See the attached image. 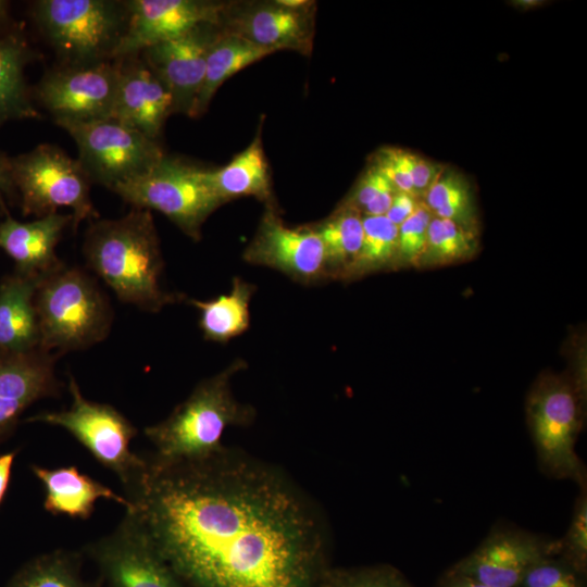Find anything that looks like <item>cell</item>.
Here are the masks:
<instances>
[{
  "label": "cell",
  "mask_w": 587,
  "mask_h": 587,
  "mask_svg": "<svg viewBox=\"0 0 587 587\" xmlns=\"http://www.w3.org/2000/svg\"><path fill=\"white\" fill-rule=\"evenodd\" d=\"M317 587H414L389 564L353 567L328 566Z\"/></svg>",
  "instance_id": "obj_32"
},
{
  "label": "cell",
  "mask_w": 587,
  "mask_h": 587,
  "mask_svg": "<svg viewBox=\"0 0 587 587\" xmlns=\"http://www.w3.org/2000/svg\"><path fill=\"white\" fill-rule=\"evenodd\" d=\"M12 179L20 193L24 215L38 217L72 211L73 227L98 218L90 198V179L78 160L61 148L42 143L11 159Z\"/></svg>",
  "instance_id": "obj_9"
},
{
  "label": "cell",
  "mask_w": 587,
  "mask_h": 587,
  "mask_svg": "<svg viewBox=\"0 0 587 587\" xmlns=\"http://www.w3.org/2000/svg\"><path fill=\"white\" fill-rule=\"evenodd\" d=\"M68 391L72 401L67 409L41 412L25 422L65 429L95 460L117 476L128 498L138 487L148 464L146 458L134 453L129 447L137 436V428L111 404L85 398L72 375Z\"/></svg>",
  "instance_id": "obj_6"
},
{
  "label": "cell",
  "mask_w": 587,
  "mask_h": 587,
  "mask_svg": "<svg viewBox=\"0 0 587 587\" xmlns=\"http://www.w3.org/2000/svg\"><path fill=\"white\" fill-rule=\"evenodd\" d=\"M273 52L275 51L257 46L234 33L222 30L210 49L204 80L192 117L204 112L220 86L229 77Z\"/></svg>",
  "instance_id": "obj_25"
},
{
  "label": "cell",
  "mask_w": 587,
  "mask_h": 587,
  "mask_svg": "<svg viewBox=\"0 0 587 587\" xmlns=\"http://www.w3.org/2000/svg\"><path fill=\"white\" fill-rule=\"evenodd\" d=\"M30 469L42 484L43 508L52 515L88 520L99 499L112 500L126 511L133 510L132 502L125 496L79 472L75 465L50 469L33 464Z\"/></svg>",
  "instance_id": "obj_20"
},
{
  "label": "cell",
  "mask_w": 587,
  "mask_h": 587,
  "mask_svg": "<svg viewBox=\"0 0 587 587\" xmlns=\"http://www.w3.org/2000/svg\"><path fill=\"white\" fill-rule=\"evenodd\" d=\"M117 61L120 74L111 118L155 140L173 112L172 95L139 54Z\"/></svg>",
  "instance_id": "obj_18"
},
{
  "label": "cell",
  "mask_w": 587,
  "mask_h": 587,
  "mask_svg": "<svg viewBox=\"0 0 587 587\" xmlns=\"http://www.w3.org/2000/svg\"><path fill=\"white\" fill-rule=\"evenodd\" d=\"M362 246L349 274L357 275L379 270L397 259L398 226L396 224L385 215H362Z\"/></svg>",
  "instance_id": "obj_31"
},
{
  "label": "cell",
  "mask_w": 587,
  "mask_h": 587,
  "mask_svg": "<svg viewBox=\"0 0 587 587\" xmlns=\"http://www.w3.org/2000/svg\"><path fill=\"white\" fill-rule=\"evenodd\" d=\"M79 554L64 549L25 563L5 587H91L80 575Z\"/></svg>",
  "instance_id": "obj_28"
},
{
  "label": "cell",
  "mask_w": 587,
  "mask_h": 587,
  "mask_svg": "<svg viewBox=\"0 0 587 587\" xmlns=\"http://www.w3.org/2000/svg\"><path fill=\"white\" fill-rule=\"evenodd\" d=\"M147 460L129 512L185 587H317L326 525L283 471L225 446L199 460Z\"/></svg>",
  "instance_id": "obj_1"
},
{
  "label": "cell",
  "mask_w": 587,
  "mask_h": 587,
  "mask_svg": "<svg viewBox=\"0 0 587 587\" xmlns=\"http://www.w3.org/2000/svg\"><path fill=\"white\" fill-rule=\"evenodd\" d=\"M118 74L117 60L60 65L41 77L35 93L55 122L111 118Z\"/></svg>",
  "instance_id": "obj_12"
},
{
  "label": "cell",
  "mask_w": 587,
  "mask_h": 587,
  "mask_svg": "<svg viewBox=\"0 0 587 587\" xmlns=\"http://www.w3.org/2000/svg\"><path fill=\"white\" fill-rule=\"evenodd\" d=\"M83 253L120 301L157 312L174 300L161 288L163 261L149 210L133 208L118 218L91 221Z\"/></svg>",
  "instance_id": "obj_2"
},
{
  "label": "cell",
  "mask_w": 587,
  "mask_h": 587,
  "mask_svg": "<svg viewBox=\"0 0 587 587\" xmlns=\"http://www.w3.org/2000/svg\"><path fill=\"white\" fill-rule=\"evenodd\" d=\"M243 259L303 283L326 275L324 247L316 230L287 227L272 211L263 215Z\"/></svg>",
  "instance_id": "obj_16"
},
{
  "label": "cell",
  "mask_w": 587,
  "mask_h": 587,
  "mask_svg": "<svg viewBox=\"0 0 587 587\" xmlns=\"http://www.w3.org/2000/svg\"><path fill=\"white\" fill-rule=\"evenodd\" d=\"M42 278L14 272L0 282L1 351L23 353L39 349L35 294Z\"/></svg>",
  "instance_id": "obj_22"
},
{
  "label": "cell",
  "mask_w": 587,
  "mask_h": 587,
  "mask_svg": "<svg viewBox=\"0 0 587 587\" xmlns=\"http://www.w3.org/2000/svg\"><path fill=\"white\" fill-rule=\"evenodd\" d=\"M112 191L133 208L161 212L195 240L208 216L224 203L208 170L165 154L148 173Z\"/></svg>",
  "instance_id": "obj_8"
},
{
  "label": "cell",
  "mask_w": 587,
  "mask_h": 587,
  "mask_svg": "<svg viewBox=\"0 0 587 587\" xmlns=\"http://www.w3.org/2000/svg\"><path fill=\"white\" fill-rule=\"evenodd\" d=\"M128 23L114 59L139 54L205 23L220 24L224 5L201 0H127Z\"/></svg>",
  "instance_id": "obj_15"
},
{
  "label": "cell",
  "mask_w": 587,
  "mask_h": 587,
  "mask_svg": "<svg viewBox=\"0 0 587 587\" xmlns=\"http://www.w3.org/2000/svg\"><path fill=\"white\" fill-rule=\"evenodd\" d=\"M275 2L282 7L294 10L304 9V7L310 5V2L304 0H277Z\"/></svg>",
  "instance_id": "obj_43"
},
{
  "label": "cell",
  "mask_w": 587,
  "mask_h": 587,
  "mask_svg": "<svg viewBox=\"0 0 587 587\" xmlns=\"http://www.w3.org/2000/svg\"><path fill=\"white\" fill-rule=\"evenodd\" d=\"M558 554L578 571L587 567V482L579 485L572 519L565 535L558 539Z\"/></svg>",
  "instance_id": "obj_33"
},
{
  "label": "cell",
  "mask_w": 587,
  "mask_h": 587,
  "mask_svg": "<svg viewBox=\"0 0 587 587\" xmlns=\"http://www.w3.org/2000/svg\"><path fill=\"white\" fill-rule=\"evenodd\" d=\"M437 587H489L463 574L448 570L439 579Z\"/></svg>",
  "instance_id": "obj_41"
},
{
  "label": "cell",
  "mask_w": 587,
  "mask_h": 587,
  "mask_svg": "<svg viewBox=\"0 0 587 587\" xmlns=\"http://www.w3.org/2000/svg\"><path fill=\"white\" fill-rule=\"evenodd\" d=\"M315 230L324 247L326 275H348L362 246V214L346 205Z\"/></svg>",
  "instance_id": "obj_27"
},
{
  "label": "cell",
  "mask_w": 587,
  "mask_h": 587,
  "mask_svg": "<svg viewBox=\"0 0 587 587\" xmlns=\"http://www.w3.org/2000/svg\"><path fill=\"white\" fill-rule=\"evenodd\" d=\"M14 191L11 159L7 158L0 151V212L5 213V215L9 214L7 210V200Z\"/></svg>",
  "instance_id": "obj_40"
},
{
  "label": "cell",
  "mask_w": 587,
  "mask_h": 587,
  "mask_svg": "<svg viewBox=\"0 0 587 587\" xmlns=\"http://www.w3.org/2000/svg\"><path fill=\"white\" fill-rule=\"evenodd\" d=\"M515 3H520V5L522 7H533V5H538L540 2L539 1H533V0H523V1H519V2H515Z\"/></svg>",
  "instance_id": "obj_45"
},
{
  "label": "cell",
  "mask_w": 587,
  "mask_h": 587,
  "mask_svg": "<svg viewBox=\"0 0 587 587\" xmlns=\"http://www.w3.org/2000/svg\"><path fill=\"white\" fill-rule=\"evenodd\" d=\"M16 451L0 455V504L5 496Z\"/></svg>",
  "instance_id": "obj_42"
},
{
  "label": "cell",
  "mask_w": 587,
  "mask_h": 587,
  "mask_svg": "<svg viewBox=\"0 0 587 587\" xmlns=\"http://www.w3.org/2000/svg\"><path fill=\"white\" fill-rule=\"evenodd\" d=\"M526 415L540 470L549 477L587 482L575 450L582 428V395L567 378L545 375L532 388Z\"/></svg>",
  "instance_id": "obj_7"
},
{
  "label": "cell",
  "mask_w": 587,
  "mask_h": 587,
  "mask_svg": "<svg viewBox=\"0 0 587 587\" xmlns=\"http://www.w3.org/2000/svg\"><path fill=\"white\" fill-rule=\"evenodd\" d=\"M72 223V214L52 213L30 222L7 214L0 223V249L12 259L15 272L42 278L63 266L55 248Z\"/></svg>",
  "instance_id": "obj_19"
},
{
  "label": "cell",
  "mask_w": 587,
  "mask_h": 587,
  "mask_svg": "<svg viewBox=\"0 0 587 587\" xmlns=\"http://www.w3.org/2000/svg\"><path fill=\"white\" fill-rule=\"evenodd\" d=\"M253 292L250 284L234 279L227 295L212 300H190L199 310V326L207 340L225 342L241 335L249 327V303Z\"/></svg>",
  "instance_id": "obj_26"
},
{
  "label": "cell",
  "mask_w": 587,
  "mask_h": 587,
  "mask_svg": "<svg viewBox=\"0 0 587 587\" xmlns=\"http://www.w3.org/2000/svg\"><path fill=\"white\" fill-rule=\"evenodd\" d=\"M424 204L434 216L471 229L474 218L470 187L457 173L442 171L424 196Z\"/></svg>",
  "instance_id": "obj_29"
},
{
  "label": "cell",
  "mask_w": 587,
  "mask_h": 587,
  "mask_svg": "<svg viewBox=\"0 0 587 587\" xmlns=\"http://www.w3.org/2000/svg\"><path fill=\"white\" fill-rule=\"evenodd\" d=\"M39 348L50 353L87 349L110 332L112 309L96 280L79 267L61 266L35 294Z\"/></svg>",
  "instance_id": "obj_4"
},
{
  "label": "cell",
  "mask_w": 587,
  "mask_h": 587,
  "mask_svg": "<svg viewBox=\"0 0 587 587\" xmlns=\"http://www.w3.org/2000/svg\"><path fill=\"white\" fill-rule=\"evenodd\" d=\"M419 205L420 202L415 197L398 190L385 216L399 226L415 212Z\"/></svg>",
  "instance_id": "obj_39"
},
{
  "label": "cell",
  "mask_w": 587,
  "mask_h": 587,
  "mask_svg": "<svg viewBox=\"0 0 587 587\" xmlns=\"http://www.w3.org/2000/svg\"><path fill=\"white\" fill-rule=\"evenodd\" d=\"M217 25L201 24L180 37L153 45L139 53L171 92L173 112L192 116L210 49L222 32Z\"/></svg>",
  "instance_id": "obj_14"
},
{
  "label": "cell",
  "mask_w": 587,
  "mask_h": 587,
  "mask_svg": "<svg viewBox=\"0 0 587 587\" xmlns=\"http://www.w3.org/2000/svg\"><path fill=\"white\" fill-rule=\"evenodd\" d=\"M228 32L273 51L303 52L311 47V22L304 9H288L276 2L257 4L238 13Z\"/></svg>",
  "instance_id": "obj_21"
},
{
  "label": "cell",
  "mask_w": 587,
  "mask_h": 587,
  "mask_svg": "<svg viewBox=\"0 0 587 587\" xmlns=\"http://www.w3.org/2000/svg\"><path fill=\"white\" fill-rule=\"evenodd\" d=\"M585 573L559 555H547L535 562L517 587H586Z\"/></svg>",
  "instance_id": "obj_34"
},
{
  "label": "cell",
  "mask_w": 587,
  "mask_h": 587,
  "mask_svg": "<svg viewBox=\"0 0 587 587\" xmlns=\"http://www.w3.org/2000/svg\"><path fill=\"white\" fill-rule=\"evenodd\" d=\"M10 2L0 0V26L3 25L9 17Z\"/></svg>",
  "instance_id": "obj_44"
},
{
  "label": "cell",
  "mask_w": 587,
  "mask_h": 587,
  "mask_svg": "<svg viewBox=\"0 0 587 587\" xmlns=\"http://www.w3.org/2000/svg\"><path fill=\"white\" fill-rule=\"evenodd\" d=\"M433 213L424 203L398 226V250L396 261L401 264L419 265L425 250L427 230Z\"/></svg>",
  "instance_id": "obj_36"
},
{
  "label": "cell",
  "mask_w": 587,
  "mask_h": 587,
  "mask_svg": "<svg viewBox=\"0 0 587 587\" xmlns=\"http://www.w3.org/2000/svg\"><path fill=\"white\" fill-rule=\"evenodd\" d=\"M208 177L223 202L245 196L267 200L271 197L268 164L260 134L228 164L218 170H208Z\"/></svg>",
  "instance_id": "obj_24"
},
{
  "label": "cell",
  "mask_w": 587,
  "mask_h": 587,
  "mask_svg": "<svg viewBox=\"0 0 587 587\" xmlns=\"http://www.w3.org/2000/svg\"><path fill=\"white\" fill-rule=\"evenodd\" d=\"M32 17L62 65L114 59L128 23L125 1L38 0Z\"/></svg>",
  "instance_id": "obj_5"
},
{
  "label": "cell",
  "mask_w": 587,
  "mask_h": 587,
  "mask_svg": "<svg viewBox=\"0 0 587 587\" xmlns=\"http://www.w3.org/2000/svg\"><path fill=\"white\" fill-rule=\"evenodd\" d=\"M409 163L415 197H424L444 168L411 152Z\"/></svg>",
  "instance_id": "obj_38"
},
{
  "label": "cell",
  "mask_w": 587,
  "mask_h": 587,
  "mask_svg": "<svg viewBox=\"0 0 587 587\" xmlns=\"http://www.w3.org/2000/svg\"><path fill=\"white\" fill-rule=\"evenodd\" d=\"M397 191L374 165L358 184L348 207L355 209L362 215L382 216L388 211Z\"/></svg>",
  "instance_id": "obj_35"
},
{
  "label": "cell",
  "mask_w": 587,
  "mask_h": 587,
  "mask_svg": "<svg viewBox=\"0 0 587 587\" xmlns=\"http://www.w3.org/2000/svg\"><path fill=\"white\" fill-rule=\"evenodd\" d=\"M375 166L385 175V177L395 186L397 190L415 197L410 175L408 151L400 149L384 150L379 153Z\"/></svg>",
  "instance_id": "obj_37"
},
{
  "label": "cell",
  "mask_w": 587,
  "mask_h": 587,
  "mask_svg": "<svg viewBox=\"0 0 587 587\" xmlns=\"http://www.w3.org/2000/svg\"><path fill=\"white\" fill-rule=\"evenodd\" d=\"M235 361L222 372L200 382L163 421L143 429L161 463L199 460L220 451L229 426L248 425L254 416L250 405L238 402L230 379L242 369Z\"/></svg>",
  "instance_id": "obj_3"
},
{
  "label": "cell",
  "mask_w": 587,
  "mask_h": 587,
  "mask_svg": "<svg viewBox=\"0 0 587 587\" xmlns=\"http://www.w3.org/2000/svg\"><path fill=\"white\" fill-rule=\"evenodd\" d=\"M34 58L21 35L9 34L0 39V126L9 121L40 117L24 75Z\"/></svg>",
  "instance_id": "obj_23"
},
{
  "label": "cell",
  "mask_w": 587,
  "mask_h": 587,
  "mask_svg": "<svg viewBox=\"0 0 587 587\" xmlns=\"http://www.w3.org/2000/svg\"><path fill=\"white\" fill-rule=\"evenodd\" d=\"M475 249L476 240L471 229L433 215L428 225L425 250L419 265L448 264L470 258Z\"/></svg>",
  "instance_id": "obj_30"
},
{
  "label": "cell",
  "mask_w": 587,
  "mask_h": 587,
  "mask_svg": "<svg viewBox=\"0 0 587 587\" xmlns=\"http://www.w3.org/2000/svg\"><path fill=\"white\" fill-rule=\"evenodd\" d=\"M84 552L95 561L108 587H185L152 544L133 512Z\"/></svg>",
  "instance_id": "obj_11"
},
{
  "label": "cell",
  "mask_w": 587,
  "mask_h": 587,
  "mask_svg": "<svg viewBox=\"0 0 587 587\" xmlns=\"http://www.w3.org/2000/svg\"><path fill=\"white\" fill-rule=\"evenodd\" d=\"M55 123L75 140L90 182L110 190L145 175L164 157L155 140L114 118Z\"/></svg>",
  "instance_id": "obj_10"
},
{
  "label": "cell",
  "mask_w": 587,
  "mask_h": 587,
  "mask_svg": "<svg viewBox=\"0 0 587 587\" xmlns=\"http://www.w3.org/2000/svg\"><path fill=\"white\" fill-rule=\"evenodd\" d=\"M55 360L40 348L23 353L0 350V442L13 434L33 403L59 395Z\"/></svg>",
  "instance_id": "obj_17"
},
{
  "label": "cell",
  "mask_w": 587,
  "mask_h": 587,
  "mask_svg": "<svg viewBox=\"0 0 587 587\" xmlns=\"http://www.w3.org/2000/svg\"><path fill=\"white\" fill-rule=\"evenodd\" d=\"M558 551V539L513 526H497L474 551L449 570L489 587H517L535 562Z\"/></svg>",
  "instance_id": "obj_13"
}]
</instances>
